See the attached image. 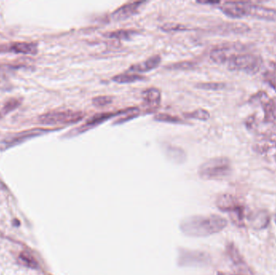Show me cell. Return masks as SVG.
<instances>
[{
	"instance_id": "obj_1",
	"label": "cell",
	"mask_w": 276,
	"mask_h": 275,
	"mask_svg": "<svg viewBox=\"0 0 276 275\" xmlns=\"http://www.w3.org/2000/svg\"><path fill=\"white\" fill-rule=\"evenodd\" d=\"M227 225L228 221L220 215H191L181 221L179 229L187 236L204 237L220 233Z\"/></svg>"
},
{
	"instance_id": "obj_2",
	"label": "cell",
	"mask_w": 276,
	"mask_h": 275,
	"mask_svg": "<svg viewBox=\"0 0 276 275\" xmlns=\"http://www.w3.org/2000/svg\"><path fill=\"white\" fill-rule=\"evenodd\" d=\"M231 173V162L226 157H214L199 167L198 175L204 180H218Z\"/></svg>"
},
{
	"instance_id": "obj_3",
	"label": "cell",
	"mask_w": 276,
	"mask_h": 275,
	"mask_svg": "<svg viewBox=\"0 0 276 275\" xmlns=\"http://www.w3.org/2000/svg\"><path fill=\"white\" fill-rule=\"evenodd\" d=\"M228 69L233 71H242L247 74H256L263 66V59L249 52H238L228 61Z\"/></svg>"
},
{
	"instance_id": "obj_4",
	"label": "cell",
	"mask_w": 276,
	"mask_h": 275,
	"mask_svg": "<svg viewBox=\"0 0 276 275\" xmlns=\"http://www.w3.org/2000/svg\"><path fill=\"white\" fill-rule=\"evenodd\" d=\"M85 114L78 111H51L44 113L38 117V122L45 125L72 124L82 120Z\"/></svg>"
},
{
	"instance_id": "obj_5",
	"label": "cell",
	"mask_w": 276,
	"mask_h": 275,
	"mask_svg": "<svg viewBox=\"0 0 276 275\" xmlns=\"http://www.w3.org/2000/svg\"><path fill=\"white\" fill-rule=\"evenodd\" d=\"M59 129L60 128H32L11 134L0 141V152L6 151L8 149L19 146L20 144L30 141L33 138L43 136Z\"/></svg>"
},
{
	"instance_id": "obj_6",
	"label": "cell",
	"mask_w": 276,
	"mask_h": 275,
	"mask_svg": "<svg viewBox=\"0 0 276 275\" xmlns=\"http://www.w3.org/2000/svg\"><path fill=\"white\" fill-rule=\"evenodd\" d=\"M216 207L220 211L229 213L232 221L237 226L244 225L245 207L237 198L231 195H222L216 200Z\"/></svg>"
},
{
	"instance_id": "obj_7",
	"label": "cell",
	"mask_w": 276,
	"mask_h": 275,
	"mask_svg": "<svg viewBox=\"0 0 276 275\" xmlns=\"http://www.w3.org/2000/svg\"><path fill=\"white\" fill-rule=\"evenodd\" d=\"M129 109H124L122 111H119L117 113H99V114L95 115L93 117L88 119L86 121L85 124H82L78 128H74V130H71L68 133H66L65 136H74L77 134L82 133V132L88 131V130L91 129V128H95V127L98 126L99 124L104 122L106 120H108L109 119L113 118V117H118L120 115H124L125 113H128Z\"/></svg>"
},
{
	"instance_id": "obj_8",
	"label": "cell",
	"mask_w": 276,
	"mask_h": 275,
	"mask_svg": "<svg viewBox=\"0 0 276 275\" xmlns=\"http://www.w3.org/2000/svg\"><path fill=\"white\" fill-rule=\"evenodd\" d=\"M209 261V258L204 253L199 251L182 250L179 251L178 263L182 266L204 265Z\"/></svg>"
},
{
	"instance_id": "obj_9",
	"label": "cell",
	"mask_w": 276,
	"mask_h": 275,
	"mask_svg": "<svg viewBox=\"0 0 276 275\" xmlns=\"http://www.w3.org/2000/svg\"><path fill=\"white\" fill-rule=\"evenodd\" d=\"M21 53V54L36 55L38 52L37 43L13 42L0 45V53Z\"/></svg>"
},
{
	"instance_id": "obj_10",
	"label": "cell",
	"mask_w": 276,
	"mask_h": 275,
	"mask_svg": "<svg viewBox=\"0 0 276 275\" xmlns=\"http://www.w3.org/2000/svg\"><path fill=\"white\" fill-rule=\"evenodd\" d=\"M226 252L228 257L230 258V261L235 267L237 271L236 275H252V272L250 269L249 266L245 263V260L233 243L228 244Z\"/></svg>"
},
{
	"instance_id": "obj_11",
	"label": "cell",
	"mask_w": 276,
	"mask_h": 275,
	"mask_svg": "<svg viewBox=\"0 0 276 275\" xmlns=\"http://www.w3.org/2000/svg\"><path fill=\"white\" fill-rule=\"evenodd\" d=\"M246 16L258 18L261 20H276V9L245 2Z\"/></svg>"
},
{
	"instance_id": "obj_12",
	"label": "cell",
	"mask_w": 276,
	"mask_h": 275,
	"mask_svg": "<svg viewBox=\"0 0 276 275\" xmlns=\"http://www.w3.org/2000/svg\"><path fill=\"white\" fill-rule=\"evenodd\" d=\"M241 51L242 49L238 45H222L212 49L210 59L216 64H226L233 55Z\"/></svg>"
},
{
	"instance_id": "obj_13",
	"label": "cell",
	"mask_w": 276,
	"mask_h": 275,
	"mask_svg": "<svg viewBox=\"0 0 276 275\" xmlns=\"http://www.w3.org/2000/svg\"><path fill=\"white\" fill-rule=\"evenodd\" d=\"M161 91L155 88H150L142 92V103L148 113L157 110L161 103Z\"/></svg>"
},
{
	"instance_id": "obj_14",
	"label": "cell",
	"mask_w": 276,
	"mask_h": 275,
	"mask_svg": "<svg viewBox=\"0 0 276 275\" xmlns=\"http://www.w3.org/2000/svg\"><path fill=\"white\" fill-rule=\"evenodd\" d=\"M145 2H130L128 4H124L123 6L117 8V10L114 11L112 14V18L113 20H125L130 18L135 14L137 13L138 9L141 8L142 4H144Z\"/></svg>"
},
{
	"instance_id": "obj_15",
	"label": "cell",
	"mask_w": 276,
	"mask_h": 275,
	"mask_svg": "<svg viewBox=\"0 0 276 275\" xmlns=\"http://www.w3.org/2000/svg\"><path fill=\"white\" fill-rule=\"evenodd\" d=\"M220 10L225 15L230 18L239 19L246 16L245 15V2L227 1L220 5Z\"/></svg>"
},
{
	"instance_id": "obj_16",
	"label": "cell",
	"mask_w": 276,
	"mask_h": 275,
	"mask_svg": "<svg viewBox=\"0 0 276 275\" xmlns=\"http://www.w3.org/2000/svg\"><path fill=\"white\" fill-rule=\"evenodd\" d=\"M161 62V57L159 55H154V56L150 57L147 60L143 61L137 64L132 65L128 68V72L134 73V74L149 72L157 68Z\"/></svg>"
},
{
	"instance_id": "obj_17",
	"label": "cell",
	"mask_w": 276,
	"mask_h": 275,
	"mask_svg": "<svg viewBox=\"0 0 276 275\" xmlns=\"http://www.w3.org/2000/svg\"><path fill=\"white\" fill-rule=\"evenodd\" d=\"M113 81H115L117 84H133L136 81H144L146 80V77L141 75L139 74H134V73H123V74H117L114 76L112 78Z\"/></svg>"
},
{
	"instance_id": "obj_18",
	"label": "cell",
	"mask_w": 276,
	"mask_h": 275,
	"mask_svg": "<svg viewBox=\"0 0 276 275\" xmlns=\"http://www.w3.org/2000/svg\"><path fill=\"white\" fill-rule=\"evenodd\" d=\"M22 99L19 98H11L7 101L4 107L0 110V118H4L7 115L12 113L13 111L20 107L22 103Z\"/></svg>"
},
{
	"instance_id": "obj_19",
	"label": "cell",
	"mask_w": 276,
	"mask_h": 275,
	"mask_svg": "<svg viewBox=\"0 0 276 275\" xmlns=\"http://www.w3.org/2000/svg\"><path fill=\"white\" fill-rule=\"evenodd\" d=\"M19 261L22 265L30 269H38L39 264L37 262L35 258L30 253L27 251H23L19 255Z\"/></svg>"
},
{
	"instance_id": "obj_20",
	"label": "cell",
	"mask_w": 276,
	"mask_h": 275,
	"mask_svg": "<svg viewBox=\"0 0 276 275\" xmlns=\"http://www.w3.org/2000/svg\"><path fill=\"white\" fill-rule=\"evenodd\" d=\"M136 31L131 30H121L117 31L112 32V33L107 34V37L110 38H115V39L125 40L130 39L132 36L136 34Z\"/></svg>"
},
{
	"instance_id": "obj_21",
	"label": "cell",
	"mask_w": 276,
	"mask_h": 275,
	"mask_svg": "<svg viewBox=\"0 0 276 275\" xmlns=\"http://www.w3.org/2000/svg\"><path fill=\"white\" fill-rule=\"evenodd\" d=\"M184 117L186 118L206 121V120L210 118V113H208V111L204 110V109H198V110H195L194 112H191V113H184Z\"/></svg>"
},
{
	"instance_id": "obj_22",
	"label": "cell",
	"mask_w": 276,
	"mask_h": 275,
	"mask_svg": "<svg viewBox=\"0 0 276 275\" xmlns=\"http://www.w3.org/2000/svg\"><path fill=\"white\" fill-rule=\"evenodd\" d=\"M154 120L160 121V122L171 123V124H184L185 123L179 117H174V116L169 114H164V113L156 115L154 117Z\"/></svg>"
},
{
	"instance_id": "obj_23",
	"label": "cell",
	"mask_w": 276,
	"mask_h": 275,
	"mask_svg": "<svg viewBox=\"0 0 276 275\" xmlns=\"http://www.w3.org/2000/svg\"><path fill=\"white\" fill-rule=\"evenodd\" d=\"M268 215L265 212H262V213H259V215H257L254 218L253 225L255 228L260 229V228H265L266 225H268Z\"/></svg>"
},
{
	"instance_id": "obj_24",
	"label": "cell",
	"mask_w": 276,
	"mask_h": 275,
	"mask_svg": "<svg viewBox=\"0 0 276 275\" xmlns=\"http://www.w3.org/2000/svg\"><path fill=\"white\" fill-rule=\"evenodd\" d=\"M197 88L206 91H219L226 88V85L222 82H204L197 84Z\"/></svg>"
},
{
	"instance_id": "obj_25",
	"label": "cell",
	"mask_w": 276,
	"mask_h": 275,
	"mask_svg": "<svg viewBox=\"0 0 276 275\" xmlns=\"http://www.w3.org/2000/svg\"><path fill=\"white\" fill-rule=\"evenodd\" d=\"M113 98L111 96H96L92 99V103L95 107H103L111 104Z\"/></svg>"
},
{
	"instance_id": "obj_26",
	"label": "cell",
	"mask_w": 276,
	"mask_h": 275,
	"mask_svg": "<svg viewBox=\"0 0 276 275\" xmlns=\"http://www.w3.org/2000/svg\"><path fill=\"white\" fill-rule=\"evenodd\" d=\"M138 110H139V109L136 108V107H132V108L129 109L128 113H125V117H121V118L116 120L115 122H114V124H123V123L126 122V121H128V120L136 118V117H137L138 116H139V112H138Z\"/></svg>"
},
{
	"instance_id": "obj_27",
	"label": "cell",
	"mask_w": 276,
	"mask_h": 275,
	"mask_svg": "<svg viewBox=\"0 0 276 275\" xmlns=\"http://www.w3.org/2000/svg\"><path fill=\"white\" fill-rule=\"evenodd\" d=\"M161 30L169 33V32L184 31L187 30V28L179 23H168L161 26Z\"/></svg>"
},
{
	"instance_id": "obj_28",
	"label": "cell",
	"mask_w": 276,
	"mask_h": 275,
	"mask_svg": "<svg viewBox=\"0 0 276 275\" xmlns=\"http://www.w3.org/2000/svg\"><path fill=\"white\" fill-rule=\"evenodd\" d=\"M11 196L10 190L2 180H0V202L6 200Z\"/></svg>"
},
{
	"instance_id": "obj_29",
	"label": "cell",
	"mask_w": 276,
	"mask_h": 275,
	"mask_svg": "<svg viewBox=\"0 0 276 275\" xmlns=\"http://www.w3.org/2000/svg\"><path fill=\"white\" fill-rule=\"evenodd\" d=\"M194 63L191 62H183L177 64L172 65L170 66V69L172 70H187V69L191 68L194 66Z\"/></svg>"
},
{
	"instance_id": "obj_30",
	"label": "cell",
	"mask_w": 276,
	"mask_h": 275,
	"mask_svg": "<svg viewBox=\"0 0 276 275\" xmlns=\"http://www.w3.org/2000/svg\"><path fill=\"white\" fill-rule=\"evenodd\" d=\"M197 3H198V4H220V2H213V1H212V2H208V1H197Z\"/></svg>"
},
{
	"instance_id": "obj_31",
	"label": "cell",
	"mask_w": 276,
	"mask_h": 275,
	"mask_svg": "<svg viewBox=\"0 0 276 275\" xmlns=\"http://www.w3.org/2000/svg\"><path fill=\"white\" fill-rule=\"evenodd\" d=\"M216 275H230V274H227V273H224V272L218 271L217 273H216ZM234 275H236V274H234Z\"/></svg>"
},
{
	"instance_id": "obj_32",
	"label": "cell",
	"mask_w": 276,
	"mask_h": 275,
	"mask_svg": "<svg viewBox=\"0 0 276 275\" xmlns=\"http://www.w3.org/2000/svg\"><path fill=\"white\" fill-rule=\"evenodd\" d=\"M274 221H275V223H276V216H275V219H274Z\"/></svg>"
}]
</instances>
